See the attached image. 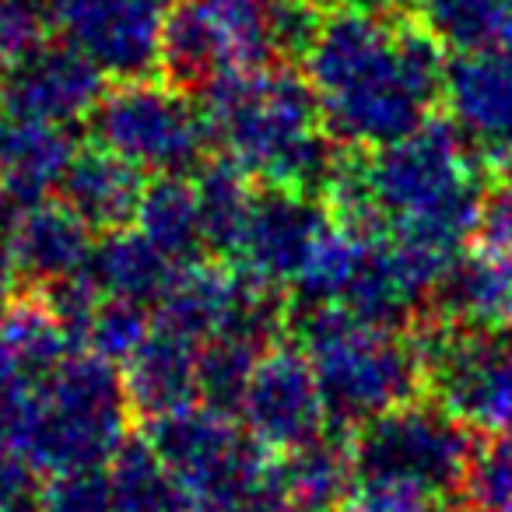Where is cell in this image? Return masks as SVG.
I'll list each match as a JSON object with an SVG mask.
<instances>
[{
	"mask_svg": "<svg viewBox=\"0 0 512 512\" xmlns=\"http://www.w3.org/2000/svg\"><path fill=\"white\" fill-rule=\"evenodd\" d=\"M302 60L330 137L348 151L386 148L446 102L449 60L404 8L323 15Z\"/></svg>",
	"mask_w": 512,
	"mask_h": 512,
	"instance_id": "obj_1",
	"label": "cell"
},
{
	"mask_svg": "<svg viewBox=\"0 0 512 512\" xmlns=\"http://www.w3.org/2000/svg\"><path fill=\"white\" fill-rule=\"evenodd\" d=\"M488 165L453 120H428L376 151H348L327 204L344 225L390 235L446 267L470 242L481 218Z\"/></svg>",
	"mask_w": 512,
	"mask_h": 512,
	"instance_id": "obj_2",
	"label": "cell"
},
{
	"mask_svg": "<svg viewBox=\"0 0 512 512\" xmlns=\"http://www.w3.org/2000/svg\"><path fill=\"white\" fill-rule=\"evenodd\" d=\"M204 116L221 155L260 186H285L327 197L344 162L320 102L292 64L232 71L204 92Z\"/></svg>",
	"mask_w": 512,
	"mask_h": 512,
	"instance_id": "obj_3",
	"label": "cell"
},
{
	"mask_svg": "<svg viewBox=\"0 0 512 512\" xmlns=\"http://www.w3.org/2000/svg\"><path fill=\"white\" fill-rule=\"evenodd\" d=\"M288 320L316 369L330 421L358 428L425 393L414 327L358 320L341 306L288 309Z\"/></svg>",
	"mask_w": 512,
	"mask_h": 512,
	"instance_id": "obj_4",
	"label": "cell"
},
{
	"mask_svg": "<svg viewBox=\"0 0 512 512\" xmlns=\"http://www.w3.org/2000/svg\"><path fill=\"white\" fill-rule=\"evenodd\" d=\"M134 407L116 362L95 351H74L36 390L18 449L46 474L109 467L130 439Z\"/></svg>",
	"mask_w": 512,
	"mask_h": 512,
	"instance_id": "obj_5",
	"label": "cell"
},
{
	"mask_svg": "<svg viewBox=\"0 0 512 512\" xmlns=\"http://www.w3.org/2000/svg\"><path fill=\"white\" fill-rule=\"evenodd\" d=\"M88 137L144 176H193L214 148L200 102L165 78H123L106 88L88 116Z\"/></svg>",
	"mask_w": 512,
	"mask_h": 512,
	"instance_id": "obj_6",
	"label": "cell"
},
{
	"mask_svg": "<svg viewBox=\"0 0 512 512\" xmlns=\"http://www.w3.org/2000/svg\"><path fill=\"white\" fill-rule=\"evenodd\" d=\"M470 449L474 439L467 425L442 411L435 400H411L358 425L351 460L362 484L411 488L442 498L460 488Z\"/></svg>",
	"mask_w": 512,
	"mask_h": 512,
	"instance_id": "obj_7",
	"label": "cell"
},
{
	"mask_svg": "<svg viewBox=\"0 0 512 512\" xmlns=\"http://www.w3.org/2000/svg\"><path fill=\"white\" fill-rule=\"evenodd\" d=\"M428 400L477 432L512 428V330H467L421 320L414 327Z\"/></svg>",
	"mask_w": 512,
	"mask_h": 512,
	"instance_id": "obj_8",
	"label": "cell"
},
{
	"mask_svg": "<svg viewBox=\"0 0 512 512\" xmlns=\"http://www.w3.org/2000/svg\"><path fill=\"white\" fill-rule=\"evenodd\" d=\"M330 225H334V211L316 193L260 186L253 193L239 242L225 264L239 267L242 274L288 299Z\"/></svg>",
	"mask_w": 512,
	"mask_h": 512,
	"instance_id": "obj_9",
	"label": "cell"
},
{
	"mask_svg": "<svg viewBox=\"0 0 512 512\" xmlns=\"http://www.w3.org/2000/svg\"><path fill=\"white\" fill-rule=\"evenodd\" d=\"M242 425L267 453H288L327 435V400L299 344H271L242 393Z\"/></svg>",
	"mask_w": 512,
	"mask_h": 512,
	"instance_id": "obj_10",
	"label": "cell"
},
{
	"mask_svg": "<svg viewBox=\"0 0 512 512\" xmlns=\"http://www.w3.org/2000/svg\"><path fill=\"white\" fill-rule=\"evenodd\" d=\"M57 36L74 43L109 78L158 74L162 32L176 0H50Z\"/></svg>",
	"mask_w": 512,
	"mask_h": 512,
	"instance_id": "obj_11",
	"label": "cell"
},
{
	"mask_svg": "<svg viewBox=\"0 0 512 512\" xmlns=\"http://www.w3.org/2000/svg\"><path fill=\"white\" fill-rule=\"evenodd\" d=\"M109 74L74 43L53 36L18 57L0 74V92L15 120H39L71 127L88 123L92 109L106 92Z\"/></svg>",
	"mask_w": 512,
	"mask_h": 512,
	"instance_id": "obj_12",
	"label": "cell"
},
{
	"mask_svg": "<svg viewBox=\"0 0 512 512\" xmlns=\"http://www.w3.org/2000/svg\"><path fill=\"white\" fill-rule=\"evenodd\" d=\"M446 106L477 158L512 176V43L456 53L446 67Z\"/></svg>",
	"mask_w": 512,
	"mask_h": 512,
	"instance_id": "obj_13",
	"label": "cell"
},
{
	"mask_svg": "<svg viewBox=\"0 0 512 512\" xmlns=\"http://www.w3.org/2000/svg\"><path fill=\"white\" fill-rule=\"evenodd\" d=\"M221 53L225 71L292 64L320 18L302 0H193Z\"/></svg>",
	"mask_w": 512,
	"mask_h": 512,
	"instance_id": "obj_14",
	"label": "cell"
},
{
	"mask_svg": "<svg viewBox=\"0 0 512 512\" xmlns=\"http://www.w3.org/2000/svg\"><path fill=\"white\" fill-rule=\"evenodd\" d=\"M92 249V228L74 211H67L60 200H43V204L22 207L11 228L4 264L22 281L25 292H36V288L85 274Z\"/></svg>",
	"mask_w": 512,
	"mask_h": 512,
	"instance_id": "obj_15",
	"label": "cell"
},
{
	"mask_svg": "<svg viewBox=\"0 0 512 512\" xmlns=\"http://www.w3.org/2000/svg\"><path fill=\"white\" fill-rule=\"evenodd\" d=\"M425 320L467 330H512V267L488 246H463L439 271Z\"/></svg>",
	"mask_w": 512,
	"mask_h": 512,
	"instance_id": "obj_16",
	"label": "cell"
},
{
	"mask_svg": "<svg viewBox=\"0 0 512 512\" xmlns=\"http://www.w3.org/2000/svg\"><path fill=\"white\" fill-rule=\"evenodd\" d=\"M144 193V172L127 158L99 148L95 141L81 144L57 186V197L67 211H74L95 235H109L130 228L137 218Z\"/></svg>",
	"mask_w": 512,
	"mask_h": 512,
	"instance_id": "obj_17",
	"label": "cell"
},
{
	"mask_svg": "<svg viewBox=\"0 0 512 512\" xmlns=\"http://www.w3.org/2000/svg\"><path fill=\"white\" fill-rule=\"evenodd\" d=\"M200 344L155 323L151 334L123 362V383L134 418L155 421L200 400Z\"/></svg>",
	"mask_w": 512,
	"mask_h": 512,
	"instance_id": "obj_18",
	"label": "cell"
},
{
	"mask_svg": "<svg viewBox=\"0 0 512 512\" xmlns=\"http://www.w3.org/2000/svg\"><path fill=\"white\" fill-rule=\"evenodd\" d=\"M355 477L351 446H341L330 435L288 449L278 467H271V481L288 512H341L355 491Z\"/></svg>",
	"mask_w": 512,
	"mask_h": 512,
	"instance_id": "obj_19",
	"label": "cell"
},
{
	"mask_svg": "<svg viewBox=\"0 0 512 512\" xmlns=\"http://www.w3.org/2000/svg\"><path fill=\"white\" fill-rule=\"evenodd\" d=\"M74 151H78V144L67 127L15 120L8 141L0 148V186L25 207L43 204V200L57 197V186L71 165Z\"/></svg>",
	"mask_w": 512,
	"mask_h": 512,
	"instance_id": "obj_20",
	"label": "cell"
},
{
	"mask_svg": "<svg viewBox=\"0 0 512 512\" xmlns=\"http://www.w3.org/2000/svg\"><path fill=\"white\" fill-rule=\"evenodd\" d=\"M134 228L176 267L211 256L193 176H151V183H144Z\"/></svg>",
	"mask_w": 512,
	"mask_h": 512,
	"instance_id": "obj_21",
	"label": "cell"
},
{
	"mask_svg": "<svg viewBox=\"0 0 512 512\" xmlns=\"http://www.w3.org/2000/svg\"><path fill=\"white\" fill-rule=\"evenodd\" d=\"M172 274H176V264L165 253H158L137 228L99 235L92 260H88V278L99 285L102 295L141 302L148 309L158 306Z\"/></svg>",
	"mask_w": 512,
	"mask_h": 512,
	"instance_id": "obj_22",
	"label": "cell"
},
{
	"mask_svg": "<svg viewBox=\"0 0 512 512\" xmlns=\"http://www.w3.org/2000/svg\"><path fill=\"white\" fill-rule=\"evenodd\" d=\"M442 50L474 53L512 43V0H404Z\"/></svg>",
	"mask_w": 512,
	"mask_h": 512,
	"instance_id": "obj_23",
	"label": "cell"
},
{
	"mask_svg": "<svg viewBox=\"0 0 512 512\" xmlns=\"http://www.w3.org/2000/svg\"><path fill=\"white\" fill-rule=\"evenodd\" d=\"M74 351L78 348H74L64 323L46 309V302L36 292H25L8 323L0 327V355L8 358L32 386H43Z\"/></svg>",
	"mask_w": 512,
	"mask_h": 512,
	"instance_id": "obj_24",
	"label": "cell"
},
{
	"mask_svg": "<svg viewBox=\"0 0 512 512\" xmlns=\"http://www.w3.org/2000/svg\"><path fill=\"white\" fill-rule=\"evenodd\" d=\"M193 186H197L200 218H204L207 253L218 256V260H228L235 242H239L242 225H246L256 179L246 169H239L232 158L211 155L193 172Z\"/></svg>",
	"mask_w": 512,
	"mask_h": 512,
	"instance_id": "obj_25",
	"label": "cell"
},
{
	"mask_svg": "<svg viewBox=\"0 0 512 512\" xmlns=\"http://www.w3.org/2000/svg\"><path fill=\"white\" fill-rule=\"evenodd\" d=\"M106 470L113 481L116 512H190L179 481L148 439L130 435Z\"/></svg>",
	"mask_w": 512,
	"mask_h": 512,
	"instance_id": "obj_26",
	"label": "cell"
},
{
	"mask_svg": "<svg viewBox=\"0 0 512 512\" xmlns=\"http://www.w3.org/2000/svg\"><path fill=\"white\" fill-rule=\"evenodd\" d=\"M456 495L463 512H512V428L474 442Z\"/></svg>",
	"mask_w": 512,
	"mask_h": 512,
	"instance_id": "obj_27",
	"label": "cell"
},
{
	"mask_svg": "<svg viewBox=\"0 0 512 512\" xmlns=\"http://www.w3.org/2000/svg\"><path fill=\"white\" fill-rule=\"evenodd\" d=\"M151 327H155V309L141 306V302L102 295L99 309H95L92 323H88L85 348L109 358V362H127L137 351V344L151 334Z\"/></svg>",
	"mask_w": 512,
	"mask_h": 512,
	"instance_id": "obj_28",
	"label": "cell"
},
{
	"mask_svg": "<svg viewBox=\"0 0 512 512\" xmlns=\"http://www.w3.org/2000/svg\"><path fill=\"white\" fill-rule=\"evenodd\" d=\"M53 36L57 22L50 0H0V74Z\"/></svg>",
	"mask_w": 512,
	"mask_h": 512,
	"instance_id": "obj_29",
	"label": "cell"
},
{
	"mask_svg": "<svg viewBox=\"0 0 512 512\" xmlns=\"http://www.w3.org/2000/svg\"><path fill=\"white\" fill-rule=\"evenodd\" d=\"M39 512H116L113 481L106 467L64 470L43 484Z\"/></svg>",
	"mask_w": 512,
	"mask_h": 512,
	"instance_id": "obj_30",
	"label": "cell"
},
{
	"mask_svg": "<svg viewBox=\"0 0 512 512\" xmlns=\"http://www.w3.org/2000/svg\"><path fill=\"white\" fill-rule=\"evenodd\" d=\"M39 467L18 446H0V512H39Z\"/></svg>",
	"mask_w": 512,
	"mask_h": 512,
	"instance_id": "obj_31",
	"label": "cell"
},
{
	"mask_svg": "<svg viewBox=\"0 0 512 512\" xmlns=\"http://www.w3.org/2000/svg\"><path fill=\"white\" fill-rule=\"evenodd\" d=\"M474 235L481 239V246H488L512 267V176H498L488 186Z\"/></svg>",
	"mask_w": 512,
	"mask_h": 512,
	"instance_id": "obj_32",
	"label": "cell"
},
{
	"mask_svg": "<svg viewBox=\"0 0 512 512\" xmlns=\"http://www.w3.org/2000/svg\"><path fill=\"white\" fill-rule=\"evenodd\" d=\"M36 390L8 358L0 355V446H18L25 425H29Z\"/></svg>",
	"mask_w": 512,
	"mask_h": 512,
	"instance_id": "obj_33",
	"label": "cell"
},
{
	"mask_svg": "<svg viewBox=\"0 0 512 512\" xmlns=\"http://www.w3.org/2000/svg\"><path fill=\"white\" fill-rule=\"evenodd\" d=\"M341 512H446L442 498L421 495L411 488H386V484H362V491H351Z\"/></svg>",
	"mask_w": 512,
	"mask_h": 512,
	"instance_id": "obj_34",
	"label": "cell"
},
{
	"mask_svg": "<svg viewBox=\"0 0 512 512\" xmlns=\"http://www.w3.org/2000/svg\"><path fill=\"white\" fill-rule=\"evenodd\" d=\"M302 4L320 15H337V11H390L404 0H302Z\"/></svg>",
	"mask_w": 512,
	"mask_h": 512,
	"instance_id": "obj_35",
	"label": "cell"
},
{
	"mask_svg": "<svg viewBox=\"0 0 512 512\" xmlns=\"http://www.w3.org/2000/svg\"><path fill=\"white\" fill-rule=\"evenodd\" d=\"M25 295V288H22V281L11 274V267L8 264H0V327L8 323V316L15 313V306H18V299Z\"/></svg>",
	"mask_w": 512,
	"mask_h": 512,
	"instance_id": "obj_36",
	"label": "cell"
},
{
	"mask_svg": "<svg viewBox=\"0 0 512 512\" xmlns=\"http://www.w3.org/2000/svg\"><path fill=\"white\" fill-rule=\"evenodd\" d=\"M11 123H15V116H11L8 99H4V92H0V148H4V141H8V134H11Z\"/></svg>",
	"mask_w": 512,
	"mask_h": 512,
	"instance_id": "obj_37",
	"label": "cell"
}]
</instances>
